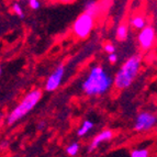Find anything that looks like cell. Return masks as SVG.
Wrapping results in <instances>:
<instances>
[{
    "instance_id": "3",
    "label": "cell",
    "mask_w": 157,
    "mask_h": 157,
    "mask_svg": "<svg viewBox=\"0 0 157 157\" xmlns=\"http://www.w3.org/2000/svg\"><path fill=\"white\" fill-rule=\"evenodd\" d=\"M41 98H42V91L39 89L33 90L30 94H28L24 97V99L18 105V107L14 108V110L11 111V113L8 115L7 123L9 125H12L18 120L22 119L24 115H26V113L30 112L37 105V102L41 100Z\"/></svg>"
},
{
    "instance_id": "2",
    "label": "cell",
    "mask_w": 157,
    "mask_h": 157,
    "mask_svg": "<svg viewBox=\"0 0 157 157\" xmlns=\"http://www.w3.org/2000/svg\"><path fill=\"white\" fill-rule=\"evenodd\" d=\"M140 65H141V57L139 55H134L128 58L115 76L114 85L117 88L125 89L131 86L133 80L137 76Z\"/></svg>"
},
{
    "instance_id": "14",
    "label": "cell",
    "mask_w": 157,
    "mask_h": 157,
    "mask_svg": "<svg viewBox=\"0 0 157 157\" xmlns=\"http://www.w3.org/2000/svg\"><path fill=\"white\" fill-rule=\"evenodd\" d=\"M78 151H79V145L77 143H73V144L69 145L67 147V149H66V152H67V154L69 156H75L78 153Z\"/></svg>"
},
{
    "instance_id": "11",
    "label": "cell",
    "mask_w": 157,
    "mask_h": 157,
    "mask_svg": "<svg viewBox=\"0 0 157 157\" xmlns=\"http://www.w3.org/2000/svg\"><path fill=\"white\" fill-rule=\"evenodd\" d=\"M132 25L135 26L136 29L142 30L145 25H146V23H145V19L142 16L134 17V18L132 19Z\"/></svg>"
},
{
    "instance_id": "9",
    "label": "cell",
    "mask_w": 157,
    "mask_h": 157,
    "mask_svg": "<svg viewBox=\"0 0 157 157\" xmlns=\"http://www.w3.org/2000/svg\"><path fill=\"white\" fill-rule=\"evenodd\" d=\"M85 12L90 14L91 17L97 16L98 12H99V5L96 0H88L85 5Z\"/></svg>"
},
{
    "instance_id": "19",
    "label": "cell",
    "mask_w": 157,
    "mask_h": 157,
    "mask_svg": "<svg viewBox=\"0 0 157 157\" xmlns=\"http://www.w3.org/2000/svg\"><path fill=\"white\" fill-rule=\"evenodd\" d=\"M59 1H62V2H71L73 0H59Z\"/></svg>"
},
{
    "instance_id": "15",
    "label": "cell",
    "mask_w": 157,
    "mask_h": 157,
    "mask_svg": "<svg viewBox=\"0 0 157 157\" xmlns=\"http://www.w3.org/2000/svg\"><path fill=\"white\" fill-rule=\"evenodd\" d=\"M12 9H13V11H14V12L17 13V16H19V17H20V18H24L23 10H22L21 6L19 5V3H13Z\"/></svg>"
},
{
    "instance_id": "7",
    "label": "cell",
    "mask_w": 157,
    "mask_h": 157,
    "mask_svg": "<svg viewBox=\"0 0 157 157\" xmlns=\"http://www.w3.org/2000/svg\"><path fill=\"white\" fill-rule=\"evenodd\" d=\"M155 41V30L153 26H146L145 25L142 31L140 32L139 35V42L141 46L144 50H148L149 47H152Z\"/></svg>"
},
{
    "instance_id": "18",
    "label": "cell",
    "mask_w": 157,
    "mask_h": 157,
    "mask_svg": "<svg viewBox=\"0 0 157 157\" xmlns=\"http://www.w3.org/2000/svg\"><path fill=\"white\" fill-rule=\"evenodd\" d=\"M117 59H118V56L115 55L114 53H111V54H109V60H110L111 63H115V62H117Z\"/></svg>"
},
{
    "instance_id": "21",
    "label": "cell",
    "mask_w": 157,
    "mask_h": 157,
    "mask_svg": "<svg viewBox=\"0 0 157 157\" xmlns=\"http://www.w3.org/2000/svg\"><path fill=\"white\" fill-rule=\"evenodd\" d=\"M0 74H1V69H0Z\"/></svg>"
},
{
    "instance_id": "8",
    "label": "cell",
    "mask_w": 157,
    "mask_h": 157,
    "mask_svg": "<svg viewBox=\"0 0 157 157\" xmlns=\"http://www.w3.org/2000/svg\"><path fill=\"white\" fill-rule=\"evenodd\" d=\"M112 136H113V132L111 131V130H105V131H102L101 133H99L94 140H92L88 151H89V152L94 151L101 143H103V142H105V141H110V140L112 139Z\"/></svg>"
},
{
    "instance_id": "6",
    "label": "cell",
    "mask_w": 157,
    "mask_h": 157,
    "mask_svg": "<svg viewBox=\"0 0 157 157\" xmlns=\"http://www.w3.org/2000/svg\"><path fill=\"white\" fill-rule=\"evenodd\" d=\"M64 74H65V67L64 66H58L55 71L48 77L46 84H45V89L46 91H54L59 87L62 79H63Z\"/></svg>"
},
{
    "instance_id": "10",
    "label": "cell",
    "mask_w": 157,
    "mask_h": 157,
    "mask_svg": "<svg viewBox=\"0 0 157 157\" xmlns=\"http://www.w3.org/2000/svg\"><path fill=\"white\" fill-rule=\"evenodd\" d=\"M94 128V123H92L91 121H85L84 123H82V125H81V128L78 130V136H84L85 134H87L88 132L91 130V128Z\"/></svg>"
},
{
    "instance_id": "1",
    "label": "cell",
    "mask_w": 157,
    "mask_h": 157,
    "mask_svg": "<svg viewBox=\"0 0 157 157\" xmlns=\"http://www.w3.org/2000/svg\"><path fill=\"white\" fill-rule=\"evenodd\" d=\"M111 86V78L108 76L103 68L100 66H94L91 68L89 75L82 84V90L88 96L102 94Z\"/></svg>"
},
{
    "instance_id": "17",
    "label": "cell",
    "mask_w": 157,
    "mask_h": 157,
    "mask_svg": "<svg viewBox=\"0 0 157 157\" xmlns=\"http://www.w3.org/2000/svg\"><path fill=\"white\" fill-rule=\"evenodd\" d=\"M105 52H108L109 54H111V53H114L115 47L113 46L112 44H107V45L105 46Z\"/></svg>"
},
{
    "instance_id": "4",
    "label": "cell",
    "mask_w": 157,
    "mask_h": 157,
    "mask_svg": "<svg viewBox=\"0 0 157 157\" xmlns=\"http://www.w3.org/2000/svg\"><path fill=\"white\" fill-rule=\"evenodd\" d=\"M94 17H91L88 13L84 12L82 14L76 19V21L74 23L73 30L74 33L80 39H85L90 34L94 28Z\"/></svg>"
},
{
    "instance_id": "20",
    "label": "cell",
    "mask_w": 157,
    "mask_h": 157,
    "mask_svg": "<svg viewBox=\"0 0 157 157\" xmlns=\"http://www.w3.org/2000/svg\"><path fill=\"white\" fill-rule=\"evenodd\" d=\"M43 126H44V123H43V122H42V123H41V124H40V126H39V128H43Z\"/></svg>"
},
{
    "instance_id": "5",
    "label": "cell",
    "mask_w": 157,
    "mask_h": 157,
    "mask_svg": "<svg viewBox=\"0 0 157 157\" xmlns=\"http://www.w3.org/2000/svg\"><path fill=\"white\" fill-rule=\"evenodd\" d=\"M155 125H156V117L153 113L142 112L136 119L134 128L137 132H145L154 128Z\"/></svg>"
},
{
    "instance_id": "12",
    "label": "cell",
    "mask_w": 157,
    "mask_h": 157,
    "mask_svg": "<svg viewBox=\"0 0 157 157\" xmlns=\"http://www.w3.org/2000/svg\"><path fill=\"white\" fill-rule=\"evenodd\" d=\"M117 37L121 41L126 40V37H128V26L124 25V24L119 26L118 30H117Z\"/></svg>"
},
{
    "instance_id": "13",
    "label": "cell",
    "mask_w": 157,
    "mask_h": 157,
    "mask_svg": "<svg viewBox=\"0 0 157 157\" xmlns=\"http://www.w3.org/2000/svg\"><path fill=\"white\" fill-rule=\"evenodd\" d=\"M149 152L146 148H140V149H134L131 153V157H148Z\"/></svg>"
},
{
    "instance_id": "16",
    "label": "cell",
    "mask_w": 157,
    "mask_h": 157,
    "mask_svg": "<svg viewBox=\"0 0 157 157\" xmlns=\"http://www.w3.org/2000/svg\"><path fill=\"white\" fill-rule=\"evenodd\" d=\"M30 7H31L33 10H36L40 8V0H30Z\"/></svg>"
}]
</instances>
